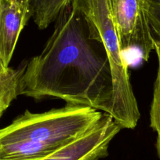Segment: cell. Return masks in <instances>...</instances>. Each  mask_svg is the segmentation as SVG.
I'll return each instance as SVG.
<instances>
[{"instance_id":"4","label":"cell","mask_w":160,"mask_h":160,"mask_svg":"<svg viewBox=\"0 0 160 160\" xmlns=\"http://www.w3.org/2000/svg\"><path fill=\"white\" fill-rule=\"evenodd\" d=\"M109 5L123 52L138 50L147 61L155 47L146 0H109Z\"/></svg>"},{"instance_id":"7","label":"cell","mask_w":160,"mask_h":160,"mask_svg":"<svg viewBox=\"0 0 160 160\" xmlns=\"http://www.w3.org/2000/svg\"><path fill=\"white\" fill-rule=\"evenodd\" d=\"M71 0H29L32 18L37 27L45 29L56 21Z\"/></svg>"},{"instance_id":"13","label":"cell","mask_w":160,"mask_h":160,"mask_svg":"<svg viewBox=\"0 0 160 160\" xmlns=\"http://www.w3.org/2000/svg\"><path fill=\"white\" fill-rule=\"evenodd\" d=\"M4 112H2V111H0V118H1V117H2V114H3Z\"/></svg>"},{"instance_id":"12","label":"cell","mask_w":160,"mask_h":160,"mask_svg":"<svg viewBox=\"0 0 160 160\" xmlns=\"http://www.w3.org/2000/svg\"><path fill=\"white\" fill-rule=\"evenodd\" d=\"M14 1H23V2H29V0H14Z\"/></svg>"},{"instance_id":"1","label":"cell","mask_w":160,"mask_h":160,"mask_svg":"<svg viewBox=\"0 0 160 160\" xmlns=\"http://www.w3.org/2000/svg\"><path fill=\"white\" fill-rule=\"evenodd\" d=\"M20 95L49 97L112 113L113 78L108 53L90 20L71 0L42 51L26 63Z\"/></svg>"},{"instance_id":"9","label":"cell","mask_w":160,"mask_h":160,"mask_svg":"<svg viewBox=\"0 0 160 160\" xmlns=\"http://www.w3.org/2000/svg\"><path fill=\"white\" fill-rule=\"evenodd\" d=\"M146 12L152 35H160V0H146Z\"/></svg>"},{"instance_id":"8","label":"cell","mask_w":160,"mask_h":160,"mask_svg":"<svg viewBox=\"0 0 160 160\" xmlns=\"http://www.w3.org/2000/svg\"><path fill=\"white\" fill-rule=\"evenodd\" d=\"M158 58V69L154 82L153 96L150 108V127L156 133V151L160 160V55Z\"/></svg>"},{"instance_id":"14","label":"cell","mask_w":160,"mask_h":160,"mask_svg":"<svg viewBox=\"0 0 160 160\" xmlns=\"http://www.w3.org/2000/svg\"><path fill=\"white\" fill-rule=\"evenodd\" d=\"M0 1H1V0H0Z\"/></svg>"},{"instance_id":"11","label":"cell","mask_w":160,"mask_h":160,"mask_svg":"<svg viewBox=\"0 0 160 160\" xmlns=\"http://www.w3.org/2000/svg\"><path fill=\"white\" fill-rule=\"evenodd\" d=\"M7 68H8L5 67V65H4L2 59L0 58V74H2V73H3L4 72H6Z\"/></svg>"},{"instance_id":"5","label":"cell","mask_w":160,"mask_h":160,"mask_svg":"<svg viewBox=\"0 0 160 160\" xmlns=\"http://www.w3.org/2000/svg\"><path fill=\"white\" fill-rule=\"evenodd\" d=\"M121 130L112 117L104 113L87 133L36 160H100L107 156L110 143Z\"/></svg>"},{"instance_id":"10","label":"cell","mask_w":160,"mask_h":160,"mask_svg":"<svg viewBox=\"0 0 160 160\" xmlns=\"http://www.w3.org/2000/svg\"><path fill=\"white\" fill-rule=\"evenodd\" d=\"M154 37V47L156 53L160 55V35H153Z\"/></svg>"},{"instance_id":"2","label":"cell","mask_w":160,"mask_h":160,"mask_svg":"<svg viewBox=\"0 0 160 160\" xmlns=\"http://www.w3.org/2000/svg\"><path fill=\"white\" fill-rule=\"evenodd\" d=\"M103 115L70 104L42 113L26 111L0 129V160L38 159L87 133Z\"/></svg>"},{"instance_id":"6","label":"cell","mask_w":160,"mask_h":160,"mask_svg":"<svg viewBox=\"0 0 160 160\" xmlns=\"http://www.w3.org/2000/svg\"><path fill=\"white\" fill-rule=\"evenodd\" d=\"M32 18L29 2L0 1V58L9 68L20 34Z\"/></svg>"},{"instance_id":"3","label":"cell","mask_w":160,"mask_h":160,"mask_svg":"<svg viewBox=\"0 0 160 160\" xmlns=\"http://www.w3.org/2000/svg\"><path fill=\"white\" fill-rule=\"evenodd\" d=\"M96 28L112 69L113 98L111 116L122 129H134L141 118L130 82L129 65L111 13L109 0H72Z\"/></svg>"}]
</instances>
